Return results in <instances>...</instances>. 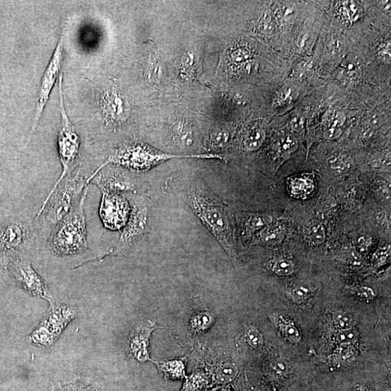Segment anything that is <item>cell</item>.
Masks as SVG:
<instances>
[{"label":"cell","mask_w":391,"mask_h":391,"mask_svg":"<svg viewBox=\"0 0 391 391\" xmlns=\"http://www.w3.org/2000/svg\"><path fill=\"white\" fill-rule=\"evenodd\" d=\"M76 316L77 312L73 307L56 303L50 307L40 324L58 338Z\"/></svg>","instance_id":"14"},{"label":"cell","mask_w":391,"mask_h":391,"mask_svg":"<svg viewBox=\"0 0 391 391\" xmlns=\"http://www.w3.org/2000/svg\"><path fill=\"white\" fill-rule=\"evenodd\" d=\"M30 339L36 345L48 347L54 344L57 338L44 326L39 324L38 327L32 333Z\"/></svg>","instance_id":"26"},{"label":"cell","mask_w":391,"mask_h":391,"mask_svg":"<svg viewBox=\"0 0 391 391\" xmlns=\"http://www.w3.org/2000/svg\"><path fill=\"white\" fill-rule=\"evenodd\" d=\"M251 56V52L250 50L241 47L233 49L230 54V60L235 64L239 65L248 60H250Z\"/></svg>","instance_id":"37"},{"label":"cell","mask_w":391,"mask_h":391,"mask_svg":"<svg viewBox=\"0 0 391 391\" xmlns=\"http://www.w3.org/2000/svg\"><path fill=\"white\" fill-rule=\"evenodd\" d=\"M91 181H93L102 192L130 195L143 194L146 191L145 180L137 174L115 165L107 167L103 164L87 178L88 185Z\"/></svg>","instance_id":"8"},{"label":"cell","mask_w":391,"mask_h":391,"mask_svg":"<svg viewBox=\"0 0 391 391\" xmlns=\"http://www.w3.org/2000/svg\"><path fill=\"white\" fill-rule=\"evenodd\" d=\"M330 167L337 172H344L350 167L349 161L343 155H334L329 161Z\"/></svg>","instance_id":"36"},{"label":"cell","mask_w":391,"mask_h":391,"mask_svg":"<svg viewBox=\"0 0 391 391\" xmlns=\"http://www.w3.org/2000/svg\"><path fill=\"white\" fill-rule=\"evenodd\" d=\"M342 134V128H329L324 133L326 139L332 140L340 137Z\"/></svg>","instance_id":"45"},{"label":"cell","mask_w":391,"mask_h":391,"mask_svg":"<svg viewBox=\"0 0 391 391\" xmlns=\"http://www.w3.org/2000/svg\"><path fill=\"white\" fill-rule=\"evenodd\" d=\"M344 71L348 78H356L358 76L359 67L354 62H347L344 65Z\"/></svg>","instance_id":"43"},{"label":"cell","mask_w":391,"mask_h":391,"mask_svg":"<svg viewBox=\"0 0 391 391\" xmlns=\"http://www.w3.org/2000/svg\"><path fill=\"white\" fill-rule=\"evenodd\" d=\"M230 140V134L224 129L215 130L208 139V145L213 151L224 150Z\"/></svg>","instance_id":"25"},{"label":"cell","mask_w":391,"mask_h":391,"mask_svg":"<svg viewBox=\"0 0 391 391\" xmlns=\"http://www.w3.org/2000/svg\"><path fill=\"white\" fill-rule=\"evenodd\" d=\"M63 32L60 34L59 41L54 51V55L47 65L43 76L40 88H39L38 97L36 102L34 122L32 126L31 133L28 143L32 139L39 121L49 101L52 88L61 73L62 65L64 60V43Z\"/></svg>","instance_id":"10"},{"label":"cell","mask_w":391,"mask_h":391,"mask_svg":"<svg viewBox=\"0 0 391 391\" xmlns=\"http://www.w3.org/2000/svg\"><path fill=\"white\" fill-rule=\"evenodd\" d=\"M130 212V204L127 195L102 192L99 214L107 228L112 230L123 228Z\"/></svg>","instance_id":"11"},{"label":"cell","mask_w":391,"mask_h":391,"mask_svg":"<svg viewBox=\"0 0 391 391\" xmlns=\"http://www.w3.org/2000/svg\"><path fill=\"white\" fill-rule=\"evenodd\" d=\"M130 212L119 242L107 254L99 259L126 255L137 244L147 236L151 226L152 204L145 194H130Z\"/></svg>","instance_id":"6"},{"label":"cell","mask_w":391,"mask_h":391,"mask_svg":"<svg viewBox=\"0 0 391 391\" xmlns=\"http://www.w3.org/2000/svg\"><path fill=\"white\" fill-rule=\"evenodd\" d=\"M345 121V115L342 112H336L331 117L329 128H341Z\"/></svg>","instance_id":"41"},{"label":"cell","mask_w":391,"mask_h":391,"mask_svg":"<svg viewBox=\"0 0 391 391\" xmlns=\"http://www.w3.org/2000/svg\"><path fill=\"white\" fill-rule=\"evenodd\" d=\"M390 42L386 41L383 43L378 50V54H379L380 56L385 60H390Z\"/></svg>","instance_id":"44"},{"label":"cell","mask_w":391,"mask_h":391,"mask_svg":"<svg viewBox=\"0 0 391 391\" xmlns=\"http://www.w3.org/2000/svg\"><path fill=\"white\" fill-rule=\"evenodd\" d=\"M88 186L80 202L69 215L56 226L46 242L49 251L57 257L82 254L88 249L84 204Z\"/></svg>","instance_id":"3"},{"label":"cell","mask_w":391,"mask_h":391,"mask_svg":"<svg viewBox=\"0 0 391 391\" xmlns=\"http://www.w3.org/2000/svg\"><path fill=\"white\" fill-rule=\"evenodd\" d=\"M215 321V317L212 311L200 309L191 316L189 328L194 334H203L213 327Z\"/></svg>","instance_id":"20"},{"label":"cell","mask_w":391,"mask_h":391,"mask_svg":"<svg viewBox=\"0 0 391 391\" xmlns=\"http://www.w3.org/2000/svg\"><path fill=\"white\" fill-rule=\"evenodd\" d=\"M165 380L184 381L187 359L185 357L152 360Z\"/></svg>","instance_id":"16"},{"label":"cell","mask_w":391,"mask_h":391,"mask_svg":"<svg viewBox=\"0 0 391 391\" xmlns=\"http://www.w3.org/2000/svg\"><path fill=\"white\" fill-rule=\"evenodd\" d=\"M210 376L213 386H224L235 380L239 373V368L230 362L208 365L204 370Z\"/></svg>","instance_id":"17"},{"label":"cell","mask_w":391,"mask_h":391,"mask_svg":"<svg viewBox=\"0 0 391 391\" xmlns=\"http://www.w3.org/2000/svg\"><path fill=\"white\" fill-rule=\"evenodd\" d=\"M181 193L194 215L230 257L236 259L231 212L228 204L200 178L188 179Z\"/></svg>","instance_id":"1"},{"label":"cell","mask_w":391,"mask_h":391,"mask_svg":"<svg viewBox=\"0 0 391 391\" xmlns=\"http://www.w3.org/2000/svg\"><path fill=\"white\" fill-rule=\"evenodd\" d=\"M213 386L210 376L204 371H193L185 378L180 391H204Z\"/></svg>","instance_id":"21"},{"label":"cell","mask_w":391,"mask_h":391,"mask_svg":"<svg viewBox=\"0 0 391 391\" xmlns=\"http://www.w3.org/2000/svg\"><path fill=\"white\" fill-rule=\"evenodd\" d=\"M82 168L73 176L65 177L51 190L37 214L35 227L39 244L47 242L50 233L80 202L88 185L87 178L82 174Z\"/></svg>","instance_id":"2"},{"label":"cell","mask_w":391,"mask_h":391,"mask_svg":"<svg viewBox=\"0 0 391 391\" xmlns=\"http://www.w3.org/2000/svg\"><path fill=\"white\" fill-rule=\"evenodd\" d=\"M155 321L146 320L139 322L128 339V352L130 357L140 364L152 362L150 354V337L152 333L161 329Z\"/></svg>","instance_id":"12"},{"label":"cell","mask_w":391,"mask_h":391,"mask_svg":"<svg viewBox=\"0 0 391 391\" xmlns=\"http://www.w3.org/2000/svg\"><path fill=\"white\" fill-rule=\"evenodd\" d=\"M307 230V237L312 244L320 245L324 243L326 238L325 230L319 222L313 221Z\"/></svg>","instance_id":"28"},{"label":"cell","mask_w":391,"mask_h":391,"mask_svg":"<svg viewBox=\"0 0 391 391\" xmlns=\"http://www.w3.org/2000/svg\"><path fill=\"white\" fill-rule=\"evenodd\" d=\"M272 368L275 370L278 374H285L289 369L288 363L285 360L277 359L273 361L271 364Z\"/></svg>","instance_id":"42"},{"label":"cell","mask_w":391,"mask_h":391,"mask_svg":"<svg viewBox=\"0 0 391 391\" xmlns=\"http://www.w3.org/2000/svg\"><path fill=\"white\" fill-rule=\"evenodd\" d=\"M290 127L294 132L301 133L305 128L303 117L300 115H295L290 122Z\"/></svg>","instance_id":"40"},{"label":"cell","mask_w":391,"mask_h":391,"mask_svg":"<svg viewBox=\"0 0 391 391\" xmlns=\"http://www.w3.org/2000/svg\"><path fill=\"white\" fill-rule=\"evenodd\" d=\"M295 265L288 259H279L272 265V270L279 276H289L294 273Z\"/></svg>","instance_id":"27"},{"label":"cell","mask_w":391,"mask_h":391,"mask_svg":"<svg viewBox=\"0 0 391 391\" xmlns=\"http://www.w3.org/2000/svg\"><path fill=\"white\" fill-rule=\"evenodd\" d=\"M245 339L247 344L253 349H259L264 345L263 334L254 327H250L247 329Z\"/></svg>","instance_id":"31"},{"label":"cell","mask_w":391,"mask_h":391,"mask_svg":"<svg viewBox=\"0 0 391 391\" xmlns=\"http://www.w3.org/2000/svg\"><path fill=\"white\" fill-rule=\"evenodd\" d=\"M292 191L297 197H304L311 192L314 186L307 178H296L292 181Z\"/></svg>","instance_id":"29"},{"label":"cell","mask_w":391,"mask_h":391,"mask_svg":"<svg viewBox=\"0 0 391 391\" xmlns=\"http://www.w3.org/2000/svg\"><path fill=\"white\" fill-rule=\"evenodd\" d=\"M58 86L61 126L58 139V150L62 166V173L51 190H54L65 177L71 175L73 169L80 164L82 150L81 138L64 108L62 94V74L59 77Z\"/></svg>","instance_id":"7"},{"label":"cell","mask_w":391,"mask_h":391,"mask_svg":"<svg viewBox=\"0 0 391 391\" xmlns=\"http://www.w3.org/2000/svg\"><path fill=\"white\" fill-rule=\"evenodd\" d=\"M298 148L297 140L292 136H286L281 142V150L284 154H291Z\"/></svg>","instance_id":"39"},{"label":"cell","mask_w":391,"mask_h":391,"mask_svg":"<svg viewBox=\"0 0 391 391\" xmlns=\"http://www.w3.org/2000/svg\"><path fill=\"white\" fill-rule=\"evenodd\" d=\"M175 158L223 160L220 155L212 153L193 155L165 153L154 150L145 143L132 141L116 148L104 163L120 166L138 174L147 172L153 167Z\"/></svg>","instance_id":"4"},{"label":"cell","mask_w":391,"mask_h":391,"mask_svg":"<svg viewBox=\"0 0 391 391\" xmlns=\"http://www.w3.org/2000/svg\"><path fill=\"white\" fill-rule=\"evenodd\" d=\"M285 228L283 226L270 225L259 231L257 241L265 245H276L285 237Z\"/></svg>","instance_id":"22"},{"label":"cell","mask_w":391,"mask_h":391,"mask_svg":"<svg viewBox=\"0 0 391 391\" xmlns=\"http://www.w3.org/2000/svg\"><path fill=\"white\" fill-rule=\"evenodd\" d=\"M239 217L241 219V233L246 237H249L255 232L263 230L270 226L272 222V217L265 213H241Z\"/></svg>","instance_id":"18"},{"label":"cell","mask_w":391,"mask_h":391,"mask_svg":"<svg viewBox=\"0 0 391 391\" xmlns=\"http://www.w3.org/2000/svg\"><path fill=\"white\" fill-rule=\"evenodd\" d=\"M308 294V290L304 287H298L294 290L293 294L296 299L303 300Z\"/></svg>","instance_id":"47"},{"label":"cell","mask_w":391,"mask_h":391,"mask_svg":"<svg viewBox=\"0 0 391 391\" xmlns=\"http://www.w3.org/2000/svg\"><path fill=\"white\" fill-rule=\"evenodd\" d=\"M359 336L358 331L353 328L345 331H339L336 335V340L341 346H350L357 342Z\"/></svg>","instance_id":"32"},{"label":"cell","mask_w":391,"mask_h":391,"mask_svg":"<svg viewBox=\"0 0 391 391\" xmlns=\"http://www.w3.org/2000/svg\"><path fill=\"white\" fill-rule=\"evenodd\" d=\"M51 391H104L94 383L78 377H69L60 381Z\"/></svg>","instance_id":"19"},{"label":"cell","mask_w":391,"mask_h":391,"mask_svg":"<svg viewBox=\"0 0 391 391\" xmlns=\"http://www.w3.org/2000/svg\"><path fill=\"white\" fill-rule=\"evenodd\" d=\"M171 139L174 146L182 152L191 151L200 142L191 124L185 121H178L172 126Z\"/></svg>","instance_id":"15"},{"label":"cell","mask_w":391,"mask_h":391,"mask_svg":"<svg viewBox=\"0 0 391 391\" xmlns=\"http://www.w3.org/2000/svg\"><path fill=\"white\" fill-rule=\"evenodd\" d=\"M146 73L148 80L152 84H158L160 82L162 78V67L156 58L150 59Z\"/></svg>","instance_id":"33"},{"label":"cell","mask_w":391,"mask_h":391,"mask_svg":"<svg viewBox=\"0 0 391 391\" xmlns=\"http://www.w3.org/2000/svg\"><path fill=\"white\" fill-rule=\"evenodd\" d=\"M102 121L107 128L120 127L129 117L128 104L119 91L113 89L104 91L100 99Z\"/></svg>","instance_id":"13"},{"label":"cell","mask_w":391,"mask_h":391,"mask_svg":"<svg viewBox=\"0 0 391 391\" xmlns=\"http://www.w3.org/2000/svg\"><path fill=\"white\" fill-rule=\"evenodd\" d=\"M266 139L263 128H254L249 130L243 139V146L247 151L254 152L263 146Z\"/></svg>","instance_id":"23"},{"label":"cell","mask_w":391,"mask_h":391,"mask_svg":"<svg viewBox=\"0 0 391 391\" xmlns=\"http://www.w3.org/2000/svg\"><path fill=\"white\" fill-rule=\"evenodd\" d=\"M39 244L35 224L21 217H11L0 224V262L7 268L11 260L29 257Z\"/></svg>","instance_id":"5"},{"label":"cell","mask_w":391,"mask_h":391,"mask_svg":"<svg viewBox=\"0 0 391 391\" xmlns=\"http://www.w3.org/2000/svg\"><path fill=\"white\" fill-rule=\"evenodd\" d=\"M279 324L283 334L290 342L297 344L301 341V334L293 323L281 320L279 322Z\"/></svg>","instance_id":"30"},{"label":"cell","mask_w":391,"mask_h":391,"mask_svg":"<svg viewBox=\"0 0 391 391\" xmlns=\"http://www.w3.org/2000/svg\"><path fill=\"white\" fill-rule=\"evenodd\" d=\"M339 13L342 20L351 23L355 21L359 18V10L353 3L346 2L339 8Z\"/></svg>","instance_id":"34"},{"label":"cell","mask_w":391,"mask_h":391,"mask_svg":"<svg viewBox=\"0 0 391 391\" xmlns=\"http://www.w3.org/2000/svg\"><path fill=\"white\" fill-rule=\"evenodd\" d=\"M7 268L25 291L34 296L45 299L50 307L56 304L47 283L32 266L29 257L11 260Z\"/></svg>","instance_id":"9"},{"label":"cell","mask_w":391,"mask_h":391,"mask_svg":"<svg viewBox=\"0 0 391 391\" xmlns=\"http://www.w3.org/2000/svg\"><path fill=\"white\" fill-rule=\"evenodd\" d=\"M3 268H5V265L1 262H0V269Z\"/></svg>","instance_id":"48"},{"label":"cell","mask_w":391,"mask_h":391,"mask_svg":"<svg viewBox=\"0 0 391 391\" xmlns=\"http://www.w3.org/2000/svg\"><path fill=\"white\" fill-rule=\"evenodd\" d=\"M333 322L339 331H345L355 328L356 318L351 313L342 309L333 312Z\"/></svg>","instance_id":"24"},{"label":"cell","mask_w":391,"mask_h":391,"mask_svg":"<svg viewBox=\"0 0 391 391\" xmlns=\"http://www.w3.org/2000/svg\"><path fill=\"white\" fill-rule=\"evenodd\" d=\"M259 29L264 34H271L275 30V24L270 13L266 12L259 22Z\"/></svg>","instance_id":"38"},{"label":"cell","mask_w":391,"mask_h":391,"mask_svg":"<svg viewBox=\"0 0 391 391\" xmlns=\"http://www.w3.org/2000/svg\"><path fill=\"white\" fill-rule=\"evenodd\" d=\"M294 98V89L287 87L281 89L276 97L275 102L278 106H287L293 102Z\"/></svg>","instance_id":"35"},{"label":"cell","mask_w":391,"mask_h":391,"mask_svg":"<svg viewBox=\"0 0 391 391\" xmlns=\"http://www.w3.org/2000/svg\"><path fill=\"white\" fill-rule=\"evenodd\" d=\"M195 57L191 52H187L181 59V64L182 68L189 69L193 67L195 63Z\"/></svg>","instance_id":"46"}]
</instances>
